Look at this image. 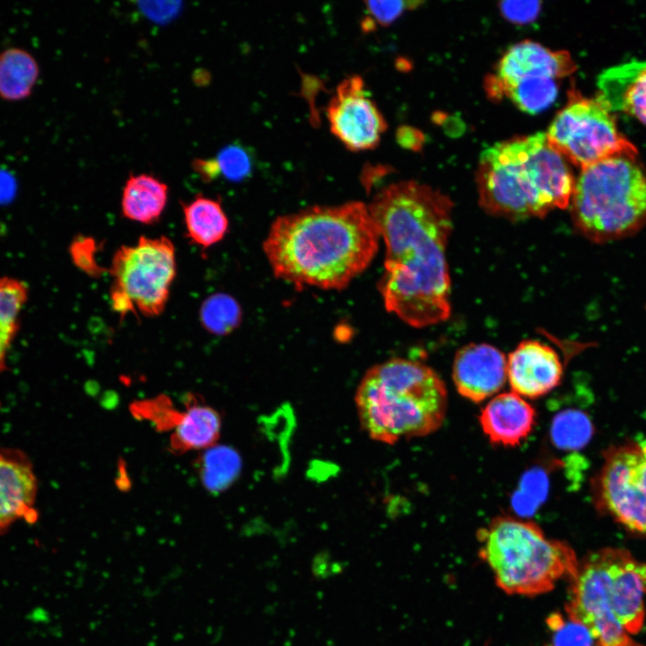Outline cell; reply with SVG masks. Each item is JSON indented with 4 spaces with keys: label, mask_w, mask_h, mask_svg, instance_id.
<instances>
[{
    "label": "cell",
    "mask_w": 646,
    "mask_h": 646,
    "mask_svg": "<svg viewBox=\"0 0 646 646\" xmlns=\"http://www.w3.org/2000/svg\"><path fill=\"white\" fill-rule=\"evenodd\" d=\"M385 245L379 291L403 322L425 327L450 315L446 257L452 201L427 185L405 180L378 192L368 205Z\"/></svg>",
    "instance_id": "6da1fadb"
},
{
    "label": "cell",
    "mask_w": 646,
    "mask_h": 646,
    "mask_svg": "<svg viewBox=\"0 0 646 646\" xmlns=\"http://www.w3.org/2000/svg\"><path fill=\"white\" fill-rule=\"evenodd\" d=\"M380 239L368 205L353 201L277 217L263 250L276 278L299 289L338 291L370 266Z\"/></svg>",
    "instance_id": "7a4b0ae2"
},
{
    "label": "cell",
    "mask_w": 646,
    "mask_h": 646,
    "mask_svg": "<svg viewBox=\"0 0 646 646\" xmlns=\"http://www.w3.org/2000/svg\"><path fill=\"white\" fill-rule=\"evenodd\" d=\"M476 183L479 204L487 214L520 221L568 207L575 179L565 158L539 132L484 150Z\"/></svg>",
    "instance_id": "3957f363"
},
{
    "label": "cell",
    "mask_w": 646,
    "mask_h": 646,
    "mask_svg": "<svg viewBox=\"0 0 646 646\" xmlns=\"http://www.w3.org/2000/svg\"><path fill=\"white\" fill-rule=\"evenodd\" d=\"M354 402L361 427L368 436L394 444L436 432L446 417L448 392L428 365L392 358L366 371Z\"/></svg>",
    "instance_id": "277c9868"
},
{
    "label": "cell",
    "mask_w": 646,
    "mask_h": 646,
    "mask_svg": "<svg viewBox=\"0 0 646 646\" xmlns=\"http://www.w3.org/2000/svg\"><path fill=\"white\" fill-rule=\"evenodd\" d=\"M479 555L499 588L511 595L535 596L551 590L564 577L573 579L579 563L565 542L546 537L531 520L498 516L477 532Z\"/></svg>",
    "instance_id": "5b68a950"
},
{
    "label": "cell",
    "mask_w": 646,
    "mask_h": 646,
    "mask_svg": "<svg viewBox=\"0 0 646 646\" xmlns=\"http://www.w3.org/2000/svg\"><path fill=\"white\" fill-rule=\"evenodd\" d=\"M571 205L574 227L597 243L646 225V174L635 158L615 156L581 169Z\"/></svg>",
    "instance_id": "8992f818"
},
{
    "label": "cell",
    "mask_w": 646,
    "mask_h": 646,
    "mask_svg": "<svg viewBox=\"0 0 646 646\" xmlns=\"http://www.w3.org/2000/svg\"><path fill=\"white\" fill-rule=\"evenodd\" d=\"M111 277L110 303L121 317L140 312L160 315L165 309L176 275L173 243L166 236H141L133 246L116 250L108 269Z\"/></svg>",
    "instance_id": "52a82bcc"
},
{
    "label": "cell",
    "mask_w": 646,
    "mask_h": 646,
    "mask_svg": "<svg viewBox=\"0 0 646 646\" xmlns=\"http://www.w3.org/2000/svg\"><path fill=\"white\" fill-rule=\"evenodd\" d=\"M546 135L554 149L581 169L611 157L637 155L636 147L620 133L606 105L575 89L569 92L567 104Z\"/></svg>",
    "instance_id": "ba28073f"
},
{
    "label": "cell",
    "mask_w": 646,
    "mask_h": 646,
    "mask_svg": "<svg viewBox=\"0 0 646 646\" xmlns=\"http://www.w3.org/2000/svg\"><path fill=\"white\" fill-rule=\"evenodd\" d=\"M593 481L598 510L631 531L646 533V440L611 446Z\"/></svg>",
    "instance_id": "9c48e42d"
},
{
    "label": "cell",
    "mask_w": 646,
    "mask_h": 646,
    "mask_svg": "<svg viewBox=\"0 0 646 646\" xmlns=\"http://www.w3.org/2000/svg\"><path fill=\"white\" fill-rule=\"evenodd\" d=\"M573 580L568 617L585 625L600 646H626L631 639L611 607L608 547L589 554Z\"/></svg>",
    "instance_id": "30bf717a"
},
{
    "label": "cell",
    "mask_w": 646,
    "mask_h": 646,
    "mask_svg": "<svg viewBox=\"0 0 646 646\" xmlns=\"http://www.w3.org/2000/svg\"><path fill=\"white\" fill-rule=\"evenodd\" d=\"M327 117L332 134L351 151L373 149L387 128L383 115L359 75L347 77L337 85Z\"/></svg>",
    "instance_id": "8fae6325"
},
{
    "label": "cell",
    "mask_w": 646,
    "mask_h": 646,
    "mask_svg": "<svg viewBox=\"0 0 646 646\" xmlns=\"http://www.w3.org/2000/svg\"><path fill=\"white\" fill-rule=\"evenodd\" d=\"M576 65L569 52L551 50L539 43L524 40L511 46L498 62L495 73L485 80L488 96L500 100L502 89L528 78L562 79Z\"/></svg>",
    "instance_id": "7c38bea8"
},
{
    "label": "cell",
    "mask_w": 646,
    "mask_h": 646,
    "mask_svg": "<svg viewBox=\"0 0 646 646\" xmlns=\"http://www.w3.org/2000/svg\"><path fill=\"white\" fill-rule=\"evenodd\" d=\"M452 380L458 393L474 403L497 394L507 381V358L495 346L472 343L455 354Z\"/></svg>",
    "instance_id": "4fadbf2b"
},
{
    "label": "cell",
    "mask_w": 646,
    "mask_h": 646,
    "mask_svg": "<svg viewBox=\"0 0 646 646\" xmlns=\"http://www.w3.org/2000/svg\"><path fill=\"white\" fill-rule=\"evenodd\" d=\"M563 364L557 353L538 340H524L507 358L511 391L524 398L540 397L557 387Z\"/></svg>",
    "instance_id": "5bb4252c"
},
{
    "label": "cell",
    "mask_w": 646,
    "mask_h": 646,
    "mask_svg": "<svg viewBox=\"0 0 646 646\" xmlns=\"http://www.w3.org/2000/svg\"><path fill=\"white\" fill-rule=\"evenodd\" d=\"M613 614L626 633H638L645 619L646 563L621 548L608 547Z\"/></svg>",
    "instance_id": "9a60e30c"
},
{
    "label": "cell",
    "mask_w": 646,
    "mask_h": 646,
    "mask_svg": "<svg viewBox=\"0 0 646 646\" xmlns=\"http://www.w3.org/2000/svg\"><path fill=\"white\" fill-rule=\"evenodd\" d=\"M37 480L21 453L0 450V531L19 519L33 522Z\"/></svg>",
    "instance_id": "2e32d148"
},
{
    "label": "cell",
    "mask_w": 646,
    "mask_h": 646,
    "mask_svg": "<svg viewBox=\"0 0 646 646\" xmlns=\"http://www.w3.org/2000/svg\"><path fill=\"white\" fill-rule=\"evenodd\" d=\"M478 418L482 431L491 443L514 447L532 432L536 411L526 398L509 391L493 397L482 408Z\"/></svg>",
    "instance_id": "e0dca14e"
},
{
    "label": "cell",
    "mask_w": 646,
    "mask_h": 646,
    "mask_svg": "<svg viewBox=\"0 0 646 646\" xmlns=\"http://www.w3.org/2000/svg\"><path fill=\"white\" fill-rule=\"evenodd\" d=\"M597 99L610 111L629 114L646 125V60H631L603 71Z\"/></svg>",
    "instance_id": "ac0fdd59"
},
{
    "label": "cell",
    "mask_w": 646,
    "mask_h": 646,
    "mask_svg": "<svg viewBox=\"0 0 646 646\" xmlns=\"http://www.w3.org/2000/svg\"><path fill=\"white\" fill-rule=\"evenodd\" d=\"M186 410L172 430L170 447L172 452L205 450L218 440L222 419L213 407L188 396Z\"/></svg>",
    "instance_id": "d6986e66"
},
{
    "label": "cell",
    "mask_w": 646,
    "mask_h": 646,
    "mask_svg": "<svg viewBox=\"0 0 646 646\" xmlns=\"http://www.w3.org/2000/svg\"><path fill=\"white\" fill-rule=\"evenodd\" d=\"M168 193L167 184L153 175L131 173L122 190V214L144 224L157 223L166 206Z\"/></svg>",
    "instance_id": "ffe728a7"
},
{
    "label": "cell",
    "mask_w": 646,
    "mask_h": 646,
    "mask_svg": "<svg viewBox=\"0 0 646 646\" xmlns=\"http://www.w3.org/2000/svg\"><path fill=\"white\" fill-rule=\"evenodd\" d=\"M182 211L187 237L203 249L221 241L228 231V218L216 199L197 195L182 204Z\"/></svg>",
    "instance_id": "44dd1931"
},
{
    "label": "cell",
    "mask_w": 646,
    "mask_h": 646,
    "mask_svg": "<svg viewBox=\"0 0 646 646\" xmlns=\"http://www.w3.org/2000/svg\"><path fill=\"white\" fill-rule=\"evenodd\" d=\"M39 66L34 57L21 48L0 52V98L17 101L28 98L39 79Z\"/></svg>",
    "instance_id": "7402d4cb"
},
{
    "label": "cell",
    "mask_w": 646,
    "mask_h": 646,
    "mask_svg": "<svg viewBox=\"0 0 646 646\" xmlns=\"http://www.w3.org/2000/svg\"><path fill=\"white\" fill-rule=\"evenodd\" d=\"M241 468L238 452L224 445H213L205 450L198 460V471L203 485L212 493L228 488Z\"/></svg>",
    "instance_id": "603a6c76"
},
{
    "label": "cell",
    "mask_w": 646,
    "mask_h": 646,
    "mask_svg": "<svg viewBox=\"0 0 646 646\" xmlns=\"http://www.w3.org/2000/svg\"><path fill=\"white\" fill-rule=\"evenodd\" d=\"M27 297L23 282L0 277V372L5 368L7 351L19 329V315Z\"/></svg>",
    "instance_id": "cb8c5ba5"
},
{
    "label": "cell",
    "mask_w": 646,
    "mask_h": 646,
    "mask_svg": "<svg viewBox=\"0 0 646 646\" xmlns=\"http://www.w3.org/2000/svg\"><path fill=\"white\" fill-rule=\"evenodd\" d=\"M558 94L556 80L551 78H528L502 89V97L510 99L519 109L528 114H537L555 100Z\"/></svg>",
    "instance_id": "d4e9b609"
},
{
    "label": "cell",
    "mask_w": 646,
    "mask_h": 646,
    "mask_svg": "<svg viewBox=\"0 0 646 646\" xmlns=\"http://www.w3.org/2000/svg\"><path fill=\"white\" fill-rule=\"evenodd\" d=\"M199 316L205 330L216 336H225L238 327L242 313L240 306L233 297L219 292L204 301Z\"/></svg>",
    "instance_id": "484cf974"
},
{
    "label": "cell",
    "mask_w": 646,
    "mask_h": 646,
    "mask_svg": "<svg viewBox=\"0 0 646 646\" xmlns=\"http://www.w3.org/2000/svg\"><path fill=\"white\" fill-rule=\"evenodd\" d=\"M593 432L589 417L578 410H567L557 415L552 425V438L563 449L576 450L585 446Z\"/></svg>",
    "instance_id": "4316f807"
},
{
    "label": "cell",
    "mask_w": 646,
    "mask_h": 646,
    "mask_svg": "<svg viewBox=\"0 0 646 646\" xmlns=\"http://www.w3.org/2000/svg\"><path fill=\"white\" fill-rule=\"evenodd\" d=\"M213 160L216 176L222 175L228 180H242L251 172V155L244 146L239 144L226 145Z\"/></svg>",
    "instance_id": "83f0119b"
},
{
    "label": "cell",
    "mask_w": 646,
    "mask_h": 646,
    "mask_svg": "<svg viewBox=\"0 0 646 646\" xmlns=\"http://www.w3.org/2000/svg\"><path fill=\"white\" fill-rule=\"evenodd\" d=\"M132 412L138 417L149 420L160 431H172L183 411L177 410L167 397L161 396L134 404Z\"/></svg>",
    "instance_id": "f1b7e54d"
},
{
    "label": "cell",
    "mask_w": 646,
    "mask_h": 646,
    "mask_svg": "<svg viewBox=\"0 0 646 646\" xmlns=\"http://www.w3.org/2000/svg\"><path fill=\"white\" fill-rule=\"evenodd\" d=\"M553 632L552 646H592L595 641L589 630L582 624L560 614H553L546 620Z\"/></svg>",
    "instance_id": "f546056e"
},
{
    "label": "cell",
    "mask_w": 646,
    "mask_h": 646,
    "mask_svg": "<svg viewBox=\"0 0 646 646\" xmlns=\"http://www.w3.org/2000/svg\"><path fill=\"white\" fill-rule=\"evenodd\" d=\"M97 243L92 237L78 236L70 247L72 259L74 265L91 277L100 276L106 268L100 266L96 261Z\"/></svg>",
    "instance_id": "4dcf8cb0"
},
{
    "label": "cell",
    "mask_w": 646,
    "mask_h": 646,
    "mask_svg": "<svg viewBox=\"0 0 646 646\" xmlns=\"http://www.w3.org/2000/svg\"><path fill=\"white\" fill-rule=\"evenodd\" d=\"M370 18L374 24L388 25L397 19L406 10L415 8L422 2L418 1H367L364 2Z\"/></svg>",
    "instance_id": "1f68e13d"
},
{
    "label": "cell",
    "mask_w": 646,
    "mask_h": 646,
    "mask_svg": "<svg viewBox=\"0 0 646 646\" xmlns=\"http://www.w3.org/2000/svg\"><path fill=\"white\" fill-rule=\"evenodd\" d=\"M541 9L538 1H504L500 3L502 14L508 21L526 24L537 19Z\"/></svg>",
    "instance_id": "d6a6232c"
},
{
    "label": "cell",
    "mask_w": 646,
    "mask_h": 646,
    "mask_svg": "<svg viewBox=\"0 0 646 646\" xmlns=\"http://www.w3.org/2000/svg\"><path fill=\"white\" fill-rule=\"evenodd\" d=\"M397 142L406 148L418 150L423 142V136L420 131L410 127H402L397 132Z\"/></svg>",
    "instance_id": "836d02e7"
},
{
    "label": "cell",
    "mask_w": 646,
    "mask_h": 646,
    "mask_svg": "<svg viewBox=\"0 0 646 646\" xmlns=\"http://www.w3.org/2000/svg\"><path fill=\"white\" fill-rule=\"evenodd\" d=\"M626 646H642V645H641V644H639V643H637V642H633V641L631 640Z\"/></svg>",
    "instance_id": "e575fe53"
}]
</instances>
